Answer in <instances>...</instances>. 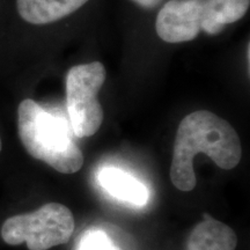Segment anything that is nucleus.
<instances>
[{
  "label": "nucleus",
  "mask_w": 250,
  "mask_h": 250,
  "mask_svg": "<svg viewBox=\"0 0 250 250\" xmlns=\"http://www.w3.org/2000/svg\"><path fill=\"white\" fill-rule=\"evenodd\" d=\"M199 153L221 169H233L242 158L241 140L232 125L213 112L197 110L187 115L177 129L170 166V180L181 191L195 189L193 159Z\"/></svg>",
  "instance_id": "f257e3e1"
},
{
  "label": "nucleus",
  "mask_w": 250,
  "mask_h": 250,
  "mask_svg": "<svg viewBox=\"0 0 250 250\" xmlns=\"http://www.w3.org/2000/svg\"><path fill=\"white\" fill-rule=\"evenodd\" d=\"M18 130L26 151L62 174H74L83 165V154L67 120L26 99L18 108Z\"/></svg>",
  "instance_id": "f03ea898"
},
{
  "label": "nucleus",
  "mask_w": 250,
  "mask_h": 250,
  "mask_svg": "<svg viewBox=\"0 0 250 250\" xmlns=\"http://www.w3.org/2000/svg\"><path fill=\"white\" fill-rule=\"evenodd\" d=\"M249 5L250 0H169L156 17L155 31L171 44L190 42L201 31L218 35L241 20Z\"/></svg>",
  "instance_id": "7ed1b4c3"
},
{
  "label": "nucleus",
  "mask_w": 250,
  "mask_h": 250,
  "mask_svg": "<svg viewBox=\"0 0 250 250\" xmlns=\"http://www.w3.org/2000/svg\"><path fill=\"white\" fill-rule=\"evenodd\" d=\"M73 230L70 208L61 203H48L30 213L8 218L1 227V237L11 246L26 243L29 250H48L67 243Z\"/></svg>",
  "instance_id": "20e7f679"
},
{
  "label": "nucleus",
  "mask_w": 250,
  "mask_h": 250,
  "mask_svg": "<svg viewBox=\"0 0 250 250\" xmlns=\"http://www.w3.org/2000/svg\"><path fill=\"white\" fill-rule=\"evenodd\" d=\"M102 62L71 67L66 77V103L68 123L77 138H87L101 127L104 112L99 101V92L105 81Z\"/></svg>",
  "instance_id": "39448f33"
},
{
  "label": "nucleus",
  "mask_w": 250,
  "mask_h": 250,
  "mask_svg": "<svg viewBox=\"0 0 250 250\" xmlns=\"http://www.w3.org/2000/svg\"><path fill=\"white\" fill-rule=\"evenodd\" d=\"M98 181L103 189L117 201L133 206L147 204L149 192L132 175L116 167H104L99 171Z\"/></svg>",
  "instance_id": "423d86ee"
},
{
  "label": "nucleus",
  "mask_w": 250,
  "mask_h": 250,
  "mask_svg": "<svg viewBox=\"0 0 250 250\" xmlns=\"http://www.w3.org/2000/svg\"><path fill=\"white\" fill-rule=\"evenodd\" d=\"M237 236L226 224L205 214L193 227L187 241V250H235Z\"/></svg>",
  "instance_id": "0eeeda50"
},
{
  "label": "nucleus",
  "mask_w": 250,
  "mask_h": 250,
  "mask_svg": "<svg viewBox=\"0 0 250 250\" xmlns=\"http://www.w3.org/2000/svg\"><path fill=\"white\" fill-rule=\"evenodd\" d=\"M88 0H17L19 15L31 24H48L66 18Z\"/></svg>",
  "instance_id": "6e6552de"
},
{
  "label": "nucleus",
  "mask_w": 250,
  "mask_h": 250,
  "mask_svg": "<svg viewBox=\"0 0 250 250\" xmlns=\"http://www.w3.org/2000/svg\"><path fill=\"white\" fill-rule=\"evenodd\" d=\"M77 250H121L101 229L86 230L78 243Z\"/></svg>",
  "instance_id": "1a4fd4ad"
},
{
  "label": "nucleus",
  "mask_w": 250,
  "mask_h": 250,
  "mask_svg": "<svg viewBox=\"0 0 250 250\" xmlns=\"http://www.w3.org/2000/svg\"><path fill=\"white\" fill-rule=\"evenodd\" d=\"M131 1H133L134 4L140 6L142 8L152 9L160 4L162 0H131Z\"/></svg>",
  "instance_id": "9d476101"
},
{
  "label": "nucleus",
  "mask_w": 250,
  "mask_h": 250,
  "mask_svg": "<svg viewBox=\"0 0 250 250\" xmlns=\"http://www.w3.org/2000/svg\"><path fill=\"white\" fill-rule=\"evenodd\" d=\"M1 148H2V144H1V138H0V152H1Z\"/></svg>",
  "instance_id": "9b49d317"
}]
</instances>
